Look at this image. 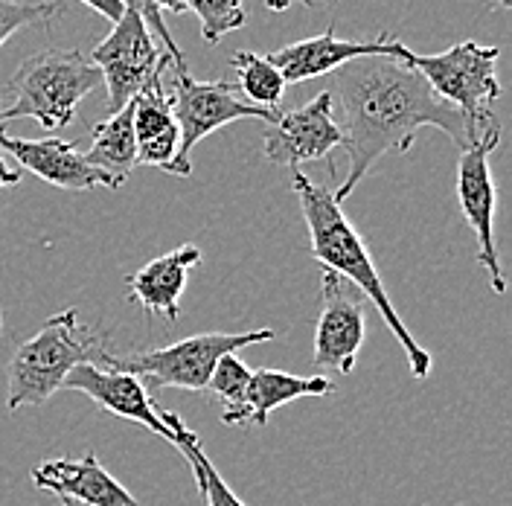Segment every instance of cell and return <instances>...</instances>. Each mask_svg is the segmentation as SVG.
<instances>
[{
    "label": "cell",
    "instance_id": "1",
    "mask_svg": "<svg viewBox=\"0 0 512 506\" xmlns=\"http://www.w3.org/2000/svg\"><path fill=\"white\" fill-rule=\"evenodd\" d=\"M332 99L341 105V146L350 155V172L332 190L344 204L376 160L396 152L405 155L422 128H440L463 152L489 126L475 128L454 105L431 91V85L393 56H367L332 73Z\"/></svg>",
    "mask_w": 512,
    "mask_h": 506
},
{
    "label": "cell",
    "instance_id": "2",
    "mask_svg": "<svg viewBox=\"0 0 512 506\" xmlns=\"http://www.w3.org/2000/svg\"><path fill=\"white\" fill-rule=\"evenodd\" d=\"M291 187L300 198L303 207V219L309 227V239H312V256L320 262L323 271L338 274L341 280H350V285L376 306V312L382 315L387 329L396 335L399 347L405 349V358L411 364V376L416 381H425L431 376V352L419 347L411 329L402 323V317L396 312V306L387 297L382 277L376 271V262L367 251L364 236L355 230V224L344 216L341 204L332 198V190L320 187L315 181H309L300 169H294Z\"/></svg>",
    "mask_w": 512,
    "mask_h": 506
},
{
    "label": "cell",
    "instance_id": "3",
    "mask_svg": "<svg viewBox=\"0 0 512 506\" xmlns=\"http://www.w3.org/2000/svg\"><path fill=\"white\" fill-rule=\"evenodd\" d=\"M105 338L79 320L76 309L53 315L9 358L6 411L38 408L62 390L64 379L79 364H96Z\"/></svg>",
    "mask_w": 512,
    "mask_h": 506
},
{
    "label": "cell",
    "instance_id": "4",
    "mask_svg": "<svg viewBox=\"0 0 512 506\" xmlns=\"http://www.w3.org/2000/svg\"><path fill=\"white\" fill-rule=\"evenodd\" d=\"M99 70L79 50H44L21 64L9 91L12 102L0 108V123L30 117L47 131H59L76 120V108L99 88Z\"/></svg>",
    "mask_w": 512,
    "mask_h": 506
},
{
    "label": "cell",
    "instance_id": "5",
    "mask_svg": "<svg viewBox=\"0 0 512 506\" xmlns=\"http://www.w3.org/2000/svg\"><path fill=\"white\" fill-rule=\"evenodd\" d=\"M274 338H277L274 329L198 332V335H190L184 341H175V344L160 349H143V352H126V355H111L105 349V352H99L96 364L152 381L155 387H178V390L201 393V390H207L219 358L245 347H254V344H268Z\"/></svg>",
    "mask_w": 512,
    "mask_h": 506
},
{
    "label": "cell",
    "instance_id": "6",
    "mask_svg": "<svg viewBox=\"0 0 512 506\" xmlns=\"http://www.w3.org/2000/svg\"><path fill=\"white\" fill-rule=\"evenodd\" d=\"M498 47H483L478 41H460L446 53L419 56L414 50H402L399 62L416 70L431 91L454 105L475 128L489 126L498 117L489 111L501 96L498 85Z\"/></svg>",
    "mask_w": 512,
    "mask_h": 506
},
{
    "label": "cell",
    "instance_id": "7",
    "mask_svg": "<svg viewBox=\"0 0 512 506\" xmlns=\"http://www.w3.org/2000/svg\"><path fill=\"white\" fill-rule=\"evenodd\" d=\"M172 111L178 120V155L169 166V175H181L190 178L192 175V149L210 137L213 131L239 123V120H262V123H274L280 111H268L245 102L242 96L233 91L230 82H198L192 79L187 67H175L172 73Z\"/></svg>",
    "mask_w": 512,
    "mask_h": 506
},
{
    "label": "cell",
    "instance_id": "8",
    "mask_svg": "<svg viewBox=\"0 0 512 506\" xmlns=\"http://www.w3.org/2000/svg\"><path fill=\"white\" fill-rule=\"evenodd\" d=\"M91 64L99 70V79L108 88V114H117L158 73H163L172 59L160 50L143 18L126 9L114 30L108 32V38L94 47Z\"/></svg>",
    "mask_w": 512,
    "mask_h": 506
},
{
    "label": "cell",
    "instance_id": "9",
    "mask_svg": "<svg viewBox=\"0 0 512 506\" xmlns=\"http://www.w3.org/2000/svg\"><path fill=\"white\" fill-rule=\"evenodd\" d=\"M501 143V126L486 128L480 137L469 143V149L460 152L457 163V198H460V210L466 224L475 230L478 239V262L489 274V285L495 294L507 291V274L501 268V256L495 248V181H492V169H489V155L495 152V146Z\"/></svg>",
    "mask_w": 512,
    "mask_h": 506
},
{
    "label": "cell",
    "instance_id": "10",
    "mask_svg": "<svg viewBox=\"0 0 512 506\" xmlns=\"http://www.w3.org/2000/svg\"><path fill=\"white\" fill-rule=\"evenodd\" d=\"M320 288L323 306L315 326L312 364L320 370L352 373L367 338V300L355 288H347L332 271H323Z\"/></svg>",
    "mask_w": 512,
    "mask_h": 506
},
{
    "label": "cell",
    "instance_id": "11",
    "mask_svg": "<svg viewBox=\"0 0 512 506\" xmlns=\"http://www.w3.org/2000/svg\"><path fill=\"white\" fill-rule=\"evenodd\" d=\"M265 158L274 166H288L291 172L300 163L329 158L332 149L341 146V126L335 120V99L329 91H320L306 105L277 114V120L262 134Z\"/></svg>",
    "mask_w": 512,
    "mask_h": 506
},
{
    "label": "cell",
    "instance_id": "12",
    "mask_svg": "<svg viewBox=\"0 0 512 506\" xmlns=\"http://www.w3.org/2000/svg\"><path fill=\"white\" fill-rule=\"evenodd\" d=\"M62 390H79L85 393L94 405L102 411L114 413L126 422H134L146 431H152L155 437L172 443L175 434L172 428L163 422V416L155 408V396L149 393L146 381L128 373H117L99 364H79L67 373Z\"/></svg>",
    "mask_w": 512,
    "mask_h": 506
},
{
    "label": "cell",
    "instance_id": "13",
    "mask_svg": "<svg viewBox=\"0 0 512 506\" xmlns=\"http://www.w3.org/2000/svg\"><path fill=\"white\" fill-rule=\"evenodd\" d=\"M402 50H405V44L390 38L387 32H382L376 41H344L335 35V27H329L323 35L300 38L294 44H286V47L268 53V59L283 73L286 85H300V82L318 79L326 73H335L338 67L355 62V59H367V56L399 59Z\"/></svg>",
    "mask_w": 512,
    "mask_h": 506
},
{
    "label": "cell",
    "instance_id": "14",
    "mask_svg": "<svg viewBox=\"0 0 512 506\" xmlns=\"http://www.w3.org/2000/svg\"><path fill=\"white\" fill-rule=\"evenodd\" d=\"M0 152L12 155L21 169L32 172L35 178L47 181L50 187L67 192H88L96 187L120 190L123 184L108 178L105 172L94 169L82 152H76V143L67 140H24V137H9L6 131L0 134Z\"/></svg>",
    "mask_w": 512,
    "mask_h": 506
},
{
    "label": "cell",
    "instance_id": "15",
    "mask_svg": "<svg viewBox=\"0 0 512 506\" xmlns=\"http://www.w3.org/2000/svg\"><path fill=\"white\" fill-rule=\"evenodd\" d=\"M32 486L53 492L64 506H140L126 486L111 475L94 451L79 460H47L32 469Z\"/></svg>",
    "mask_w": 512,
    "mask_h": 506
},
{
    "label": "cell",
    "instance_id": "16",
    "mask_svg": "<svg viewBox=\"0 0 512 506\" xmlns=\"http://www.w3.org/2000/svg\"><path fill=\"white\" fill-rule=\"evenodd\" d=\"M198 262H201V251L195 245H181L146 262L126 280L128 300L149 315H160L175 323L181 317V294Z\"/></svg>",
    "mask_w": 512,
    "mask_h": 506
},
{
    "label": "cell",
    "instance_id": "17",
    "mask_svg": "<svg viewBox=\"0 0 512 506\" xmlns=\"http://www.w3.org/2000/svg\"><path fill=\"white\" fill-rule=\"evenodd\" d=\"M166 70L158 73L140 94L134 96V140H137V163L158 166L169 172L178 155V120L172 111V96L166 91Z\"/></svg>",
    "mask_w": 512,
    "mask_h": 506
},
{
    "label": "cell",
    "instance_id": "18",
    "mask_svg": "<svg viewBox=\"0 0 512 506\" xmlns=\"http://www.w3.org/2000/svg\"><path fill=\"white\" fill-rule=\"evenodd\" d=\"M335 393V381L326 376H294L286 370H271L262 367L251 373L248 384V396H245V425L265 428L271 413L283 405H291L297 399L306 396H332Z\"/></svg>",
    "mask_w": 512,
    "mask_h": 506
},
{
    "label": "cell",
    "instance_id": "19",
    "mask_svg": "<svg viewBox=\"0 0 512 506\" xmlns=\"http://www.w3.org/2000/svg\"><path fill=\"white\" fill-rule=\"evenodd\" d=\"M85 160L105 172L108 178L126 184L131 169L137 166V140H134V102L120 108L117 114H108V120L96 123L91 149Z\"/></svg>",
    "mask_w": 512,
    "mask_h": 506
},
{
    "label": "cell",
    "instance_id": "20",
    "mask_svg": "<svg viewBox=\"0 0 512 506\" xmlns=\"http://www.w3.org/2000/svg\"><path fill=\"white\" fill-rule=\"evenodd\" d=\"M163 422L172 428V434H175V451H181V457L187 460V466L192 469V477H195V483H198V489H201V495H204V504L207 506H248L227 483H224V477L219 475V469L213 466V460L207 457V451H204V443H201V437L187 428V422L178 416L175 411L163 413Z\"/></svg>",
    "mask_w": 512,
    "mask_h": 506
},
{
    "label": "cell",
    "instance_id": "21",
    "mask_svg": "<svg viewBox=\"0 0 512 506\" xmlns=\"http://www.w3.org/2000/svg\"><path fill=\"white\" fill-rule=\"evenodd\" d=\"M230 64L239 76V88L251 99V105L268 108V111L280 108V102L286 96V79L268 56L239 50V53H233Z\"/></svg>",
    "mask_w": 512,
    "mask_h": 506
},
{
    "label": "cell",
    "instance_id": "22",
    "mask_svg": "<svg viewBox=\"0 0 512 506\" xmlns=\"http://www.w3.org/2000/svg\"><path fill=\"white\" fill-rule=\"evenodd\" d=\"M251 367L236 355H224L219 358L207 390H213L219 399L224 402L222 422L224 425H233V428H245V396H248V384H251Z\"/></svg>",
    "mask_w": 512,
    "mask_h": 506
},
{
    "label": "cell",
    "instance_id": "23",
    "mask_svg": "<svg viewBox=\"0 0 512 506\" xmlns=\"http://www.w3.org/2000/svg\"><path fill=\"white\" fill-rule=\"evenodd\" d=\"M192 12L201 21V38L204 44H219L227 32L245 27V0H187Z\"/></svg>",
    "mask_w": 512,
    "mask_h": 506
},
{
    "label": "cell",
    "instance_id": "24",
    "mask_svg": "<svg viewBox=\"0 0 512 506\" xmlns=\"http://www.w3.org/2000/svg\"><path fill=\"white\" fill-rule=\"evenodd\" d=\"M59 15H62L59 0H0V44L18 30L38 27V24L47 27ZM3 128L6 126L0 123V134Z\"/></svg>",
    "mask_w": 512,
    "mask_h": 506
},
{
    "label": "cell",
    "instance_id": "25",
    "mask_svg": "<svg viewBox=\"0 0 512 506\" xmlns=\"http://www.w3.org/2000/svg\"><path fill=\"white\" fill-rule=\"evenodd\" d=\"M120 3H123L126 9H131L134 15H140V18H143V24H146L149 32L155 35V41L163 44V53L172 59V67H187L181 47L175 44V38L169 35L166 24H163V12H158V6H155L152 0H120Z\"/></svg>",
    "mask_w": 512,
    "mask_h": 506
},
{
    "label": "cell",
    "instance_id": "26",
    "mask_svg": "<svg viewBox=\"0 0 512 506\" xmlns=\"http://www.w3.org/2000/svg\"><path fill=\"white\" fill-rule=\"evenodd\" d=\"M82 3L91 6L94 12H99L102 18H108L111 24H117L123 18V12H126V6L120 0H82Z\"/></svg>",
    "mask_w": 512,
    "mask_h": 506
},
{
    "label": "cell",
    "instance_id": "27",
    "mask_svg": "<svg viewBox=\"0 0 512 506\" xmlns=\"http://www.w3.org/2000/svg\"><path fill=\"white\" fill-rule=\"evenodd\" d=\"M18 181H21V172H18V169H12V166H6V163H3V155H0V190L15 187Z\"/></svg>",
    "mask_w": 512,
    "mask_h": 506
},
{
    "label": "cell",
    "instance_id": "28",
    "mask_svg": "<svg viewBox=\"0 0 512 506\" xmlns=\"http://www.w3.org/2000/svg\"><path fill=\"white\" fill-rule=\"evenodd\" d=\"M155 6L160 9H169V12H175V15H181L184 9H187V0H152Z\"/></svg>",
    "mask_w": 512,
    "mask_h": 506
},
{
    "label": "cell",
    "instance_id": "29",
    "mask_svg": "<svg viewBox=\"0 0 512 506\" xmlns=\"http://www.w3.org/2000/svg\"><path fill=\"white\" fill-rule=\"evenodd\" d=\"M265 3H268V9H274V12H283L291 0H265ZM306 3H312V0H306Z\"/></svg>",
    "mask_w": 512,
    "mask_h": 506
},
{
    "label": "cell",
    "instance_id": "30",
    "mask_svg": "<svg viewBox=\"0 0 512 506\" xmlns=\"http://www.w3.org/2000/svg\"><path fill=\"white\" fill-rule=\"evenodd\" d=\"M495 3H498L501 9H510V6H512V0H495Z\"/></svg>",
    "mask_w": 512,
    "mask_h": 506
},
{
    "label": "cell",
    "instance_id": "31",
    "mask_svg": "<svg viewBox=\"0 0 512 506\" xmlns=\"http://www.w3.org/2000/svg\"><path fill=\"white\" fill-rule=\"evenodd\" d=\"M0 326H3V317H0Z\"/></svg>",
    "mask_w": 512,
    "mask_h": 506
}]
</instances>
